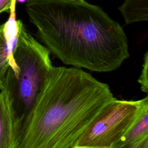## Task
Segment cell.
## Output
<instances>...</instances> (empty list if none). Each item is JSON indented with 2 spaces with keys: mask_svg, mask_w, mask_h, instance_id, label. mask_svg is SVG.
Listing matches in <instances>:
<instances>
[{
  "mask_svg": "<svg viewBox=\"0 0 148 148\" xmlns=\"http://www.w3.org/2000/svg\"><path fill=\"white\" fill-rule=\"evenodd\" d=\"M26 10L40 40L66 65L111 72L130 56L122 27L98 6L84 0H27Z\"/></svg>",
  "mask_w": 148,
  "mask_h": 148,
  "instance_id": "1",
  "label": "cell"
},
{
  "mask_svg": "<svg viewBox=\"0 0 148 148\" xmlns=\"http://www.w3.org/2000/svg\"><path fill=\"white\" fill-rule=\"evenodd\" d=\"M148 51L144 54L143 63L140 75L138 78V82L140 84L141 90L146 93L148 92Z\"/></svg>",
  "mask_w": 148,
  "mask_h": 148,
  "instance_id": "9",
  "label": "cell"
},
{
  "mask_svg": "<svg viewBox=\"0 0 148 148\" xmlns=\"http://www.w3.org/2000/svg\"><path fill=\"white\" fill-rule=\"evenodd\" d=\"M113 98L107 84L82 69L53 66L17 135L15 148H72Z\"/></svg>",
  "mask_w": 148,
  "mask_h": 148,
  "instance_id": "2",
  "label": "cell"
},
{
  "mask_svg": "<svg viewBox=\"0 0 148 148\" xmlns=\"http://www.w3.org/2000/svg\"><path fill=\"white\" fill-rule=\"evenodd\" d=\"M68 1H80V0H68Z\"/></svg>",
  "mask_w": 148,
  "mask_h": 148,
  "instance_id": "11",
  "label": "cell"
},
{
  "mask_svg": "<svg viewBox=\"0 0 148 148\" xmlns=\"http://www.w3.org/2000/svg\"><path fill=\"white\" fill-rule=\"evenodd\" d=\"M12 0H0V13L10 9Z\"/></svg>",
  "mask_w": 148,
  "mask_h": 148,
  "instance_id": "10",
  "label": "cell"
},
{
  "mask_svg": "<svg viewBox=\"0 0 148 148\" xmlns=\"http://www.w3.org/2000/svg\"><path fill=\"white\" fill-rule=\"evenodd\" d=\"M17 23L18 33L13 53L17 67L13 69L9 66L1 90L11 108L16 136L53 67L50 51L27 32L21 20Z\"/></svg>",
  "mask_w": 148,
  "mask_h": 148,
  "instance_id": "3",
  "label": "cell"
},
{
  "mask_svg": "<svg viewBox=\"0 0 148 148\" xmlns=\"http://www.w3.org/2000/svg\"><path fill=\"white\" fill-rule=\"evenodd\" d=\"M117 148H148V110L143 114Z\"/></svg>",
  "mask_w": 148,
  "mask_h": 148,
  "instance_id": "7",
  "label": "cell"
},
{
  "mask_svg": "<svg viewBox=\"0 0 148 148\" xmlns=\"http://www.w3.org/2000/svg\"><path fill=\"white\" fill-rule=\"evenodd\" d=\"M119 9L126 24L148 20V0H125Z\"/></svg>",
  "mask_w": 148,
  "mask_h": 148,
  "instance_id": "8",
  "label": "cell"
},
{
  "mask_svg": "<svg viewBox=\"0 0 148 148\" xmlns=\"http://www.w3.org/2000/svg\"><path fill=\"white\" fill-rule=\"evenodd\" d=\"M16 133L8 98L0 91V148H15Z\"/></svg>",
  "mask_w": 148,
  "mask_h": 148,
  "instance_id": "6",
  "label": "cell"
},
{
  "mask_svg": "<svg viewBox=\"0 0 148 148\" xmlns=\"http://www.w3.org/2000/svg\"><path fill=\"white\" fill-rule=\"evenodd\" d=\"M147 110V96L135 101L113 98L98 113L72 148H117Z\"/></svg>",
  "mask_w": 148,
  "mask_h": 148,
  "instance_id": "4",
  "label": "cell"
},
{
  "mask_svg": "<svg viewBox=\"0 0 148 148\" xmlns=\"http://www.w3.org/2000/svg\"><path fill=\"white\" fill-rule=\"evenodd\" d=\"M12 0L10 7V16L4 24L0 25V90L3 89L5 76L9 66L13 69L17 65L13 53L16 43L18 25L16 20V2Z\"/></svg>",
  "mask_w": 148,
  "mask_h": 148,
  "instance_id": "5",
  "label": "cell"
}]
</instances>
